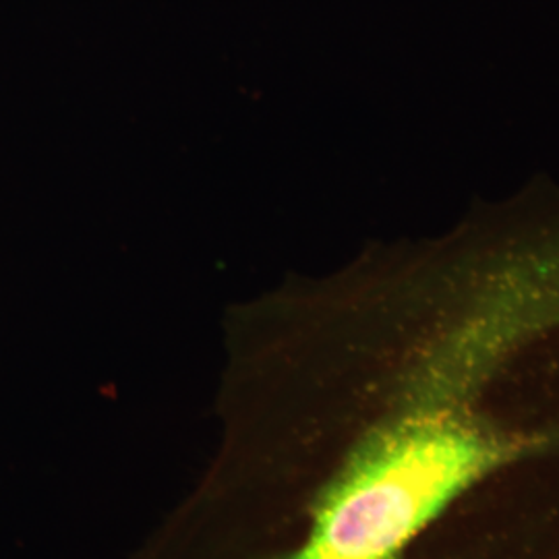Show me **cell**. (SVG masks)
Returning a JSON list of instances; mask_svg holds the SVG:
<instances>
[{"label":"cell","mask_w":559,"mask_h":559,"mask_svg":"<svg viewBox=\"0 0 559 559\" xmlns=\"http://www.w3.org/2000/svg\"><path fill=\"white\" fill-rule=\"evenodd\" d=\"M383 344L380 415L311 501L305 531L272 559H406L454 501L545 438L489 415L512 373L489 344L429 325Z\"/></svg>","instance_id":"1"}]
</instances>
